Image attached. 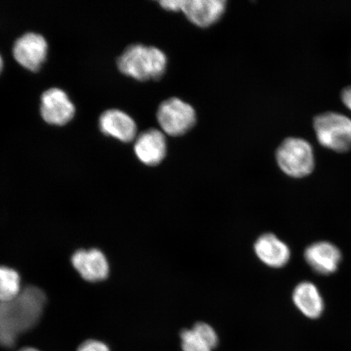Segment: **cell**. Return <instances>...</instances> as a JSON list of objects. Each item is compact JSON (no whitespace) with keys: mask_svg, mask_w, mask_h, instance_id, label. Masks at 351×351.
I'll list each match as a JSON object with an SVG mask.
<instances>
[{"mask_svg":"<svg viewBox=\"0 0 351 351\" xmlns=\"http://www.w3.org/2000/svg\"><path fill=\"white\" fill-rule=\"evenodd\" d=\"M46 304L40 289L28 287L19 296L0 301V346L12 348L19 337L36 326Z\"/></svg>","mask_w":351,"mask_h":351,"instance_id":"6da1fadb","label":"cell"},{"mask_svg":"<svg viewBox=\"0 0 351 351\" xmlns=\"http://www.w3.org/2000/svg\"><path fill=\"white\" fill-rule=\"evenodd\" d=\"M168 59L163 51L143 44H132L117 60V67L124 75L139 82L157 81L166 72Z\"/></svg>","mask_w":351,"mask_h":351,"instance_id":"7a4b0ae2","label":"cell"},{"mask_svg":"<svg viewBox=\"0 0 351 351\" xmlns=\"http://www.w3.org/2000/svg\"><path fill=\"white\" fill-rule=\"evenodd\" d=\"M276 159L282 172L291 178L306 177L314 169L313 149L302 138L285 139L276 150Z\"/></svg>","mask_w":351,"mask_h":351,"instance_id":"3957f363","label":"cell"},{"mask_svg":"<svg viewBox=\"0 0 351 351\" xmlns=\"http://www.w3.org/2000/svg\"><path fill=\"white\" fill-rule=\"evenodd\" d=\"M314 130L320 144L337 152L351 150V120L337 112L319 114L314 119Z\"/></svg>","mask_w":351,"mask_h":351,"instance_id":"277c9868","label":"cell"},{"mask_svg":"<svg viewBox=\"0 0 351 351\" xmlns=\"http://www.w3.org/2000/svg\"><path fill=\"white\" fill-rule=\"evenodd\" d=\"M156 117L162 131L172 137H180L188 133L195 125L197 120L195 108L177 97L161 103Z\"/></svg>","mask_w":351,"mask_h":351,"instance_id":"5b68a950","label":"cell"},{"mask_svg":"<svg viewBox=\"0 0 351 351\" xmlns=\"http://www.w3.org/2000/svg\"><path fill=\"white\" fill-rule=\"evenodd\" d=\"M48 44L43 35L29 32L17 38L13 45L12 55L21 67L37 72L47 60Z\"/></svg>","mask_w":351,"mask_h":351,"instance_id":"8992f818","label":"cell"},{"mask_svg":"<svg viewBox=\"0 0 351 351\" xmlns=\"http://www.w3.org/2000/svg\"><path fill=\"white\" fill-rule=\"evenodd\" d=\"M76 108L69 95L60 88H50L43 92L40 99V114L44 121L63 126L73 119Z\"/></svg>","mask_w":351,"mask_h":351,"instance_id":"52a82bcc","label":"cell"},{"mask_svg":"<svg viewBox=\"0 0 351 351\" xmlns=\"http://www.w3.org/2000/svg\"><path fill=\"white\" fill-rule=\"evenodd\" d=\"M135 156L145 165L157 166L167 155V141L163 131L149 129L137 136L134 145Z\"/></svg>","mask_w":351,"mask_h":351,"instance_id":"ba28073f","label":"cell"},{"mask_svg":"<svg viewBox=\"0 0 351 351\" xmlns=\"http://www.w3.org/2000/svg\"><path fill=\"white\" fill-rule=\"evenodd\" d=\"M99 130L108 137L129 143L137 138L138 126L129 114L119 109H108L101 114Z\"/></svg>","mask_w":351,"mask_h":351,"instance_id":"9c48e42d","label":"cell"},{"mask_svg":"<svg viewBox=\"0 0 351 351\" xmlns=\"http://www.w3.org/2000/svg\"><path fill=\"white\" fill-rule=\"evenodd\" d=\"M226 5L225 0H183L182 12L192 24L208 28L221 19Z\"/></svg>","mask_w":351,"mask_h":351,"instance_id":"30bf717a","label":"cell"},{"mask_svg":"<svg viewBox=\"0 0 351 351\" xmlns=\"http://www.w3.org/2000/svg\"><path fill=\"white\" fill-rule=\"evenodd\" d=\"M254 251L263 265L274 269L287 265L291 258L288 245L274 234H263L254 245Z\"/></svg>","mask_w":351,"mask_h":351,"instance_id":"8fae6325","label":"cell"},{"mask_svg":"<svg viewBox=\"0 0 351 351\" xmlns=\"http://www.w3.org/2000/svg\"><path fill=\"white\" fill-rule=\"evenodd\" d=\"M72 263L82 278L88 282H100L106 279L109 274L107 258L99 250L78 251L73 254Z\"/></svg>","mask_w":351,"mask_h":351,"instance_id":"7c38bea8","label":"cell"},{"mask_svg":"<svg viewBox=\"0 0 351 351\" xmlns=\"http://www.w3.org/2000/svg\"><path fill=\"white\" fill-rule=\"evenodd\" d=\"M304 256L311 269L322 275L335 273L341 260L339 249L326 241L311 245Z\"/></svg>","mask_w":351,"mask_h":351,"instance_id":"4fadbf2b","label":"cell"},{"mask_svg":"<svg viewBox=\"0 0 351 351\" xmlns=\"http://www.w3.org/2000/svg\"><path fill=\"white\" fill-rule=\"evenodd\" d=\"M293 304L305 317L317 319L324 311V302L317 287L310 282L298 285L293 293Z\"/></svg>","mask_w":351,"mask_h":351,"instance_id":"5bb4252c","label":"cell"},{"mask_svg":"<svg viewBox=\"0 0 351 351\" xmlns=\"http://www.w3.org/2000/svg\"><path fill=\"white\" fill-rule=\"evenodd\" d=\"M21 291L19 274L10 267L0 266V301L13 300Z\"/></svg>","mask_w":351,"mask_h":351,"instance_id":"9a60e30c","label":"cell"},{"mask_svg":"<svg viewBox=\"0 0 351 351\" xmlns=\"http://www.w3.org/2000/svg\"><path fill=\"white\" fill-rule=\"evenodd\" d=\"M183 351H213V349L193 329H184L181 332Z\"/></svg>","mask_w":351,"mask_h":351,"instance_id":"2e32d148","label":"cell"},{"mask_svg":"<svg viewBox=\"0 0 351 351\" xmlns=\"http://www.w3.org/2000/svg\"><path fill=\"white\" fill-rule=\"evenodd\" d=\"M192 329L197 335L207 342L210 348L213 349L217 348L219 339L217 332L215 331V329L212 326H209L208 324L199 322L197 323Z\"/></svg>","mask_w":351,"mask_h":351,"instance_id":"e0dca14e","label":"cell"},{"mask_svg":"<svg viewBox=\"0 0 351 351\" xmlns=\"http://www.w3.org/2000/svg\"><path fill=\"white\" fill-rule=\"evenodd\" d=\"M78 351H110L108 346L99 341L89 340L83 343Z\"/></svg>","mask_w":351,"mask_h":351,"instance_id":"ac0fdd59","label":"cell"},{"mask_svg":"<svg viewBox=\"0 0 351 351\" xmlns=\"http://www.w3.org/2000/svg\"><path fill=\"white\" fill-rule=\"evenodd\" d=\"M182 1L183 0H164L159 3L160 7L166 11L178 12H182Z\"/></svg>","mask_w":351,"mask_h":351,"instance_id":"d6986e66","label":"cell"},{"mask_svg":"<svg viewBox=\"0 0 351 351\" xmlns=\"http://www.w3.org/2000/svg\"><path fill=\"white\" fill-rule=\"evenodd\" d=\"M342 102L348 107L351 111V86L345 88L341 92Z\"/></svg>","mask_w":351,"mask_h":351,"instance_id":"ffe728a7","label":"cell"},{"mask_svg":"<svg viewBox=\"0 0 351 351\" xmlns=\"http://www.w3.org/2000/svg\"><path fill=\"white\" fill-rule=\"evenodd\" d=\"M3 69V60L1 55H0V73H2Z\"/></svg>","mask_w":351,"mask_h":351,"instance_id":"44dd1931","label":"cell"},{"mask_svg":"<svg viewBox=\"0 0 351 351\" xmlns=\"http://www.w3.org/2000/svg\"><path fill=\"white\" fill-rule=\"evenodd\" d=\"M20 351H38V350L33 349V348H25V349L21 350Z\"/></svg>","mask_w":351,"mask_h":351,"instance_id":"7402d4cb","label":"cell"}]
</instances>
